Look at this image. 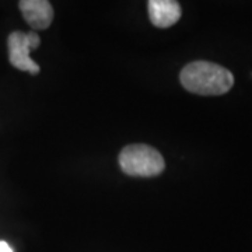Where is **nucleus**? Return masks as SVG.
Segmentation results:
<instances>
[{"mask_svg": "<svg viewBox=\"0 0 252 252\" xmlns=\"http://www.w3.org/2000/svg\"><path fill=\"white\" fill-rule=\"evenodd\" d=\"M23 17L34 30H45L54 20V9L48 0H20Z\"/></svg>", "mask_w": 252, "mask_h": 252, "instance_id": "nucleus-4", "label": "nucleus"}, {"mask_svg": "<svg viewBox=\"0 0 252 252\" xmlns=\"http://www.w3.org/2000/svg\"><path fill=\"white\" fill-rule=\"evenodd\" d=\"M39 44L41 39L36 32H11L7 39L10 63L18 70L38 74L39 66L30 58V52L36 49Z\"/></svg>", "mask_w": 252, "mask_h": 252, "instance_id": "nucleus-3", "label": "nucleus"}, {"mask_svg": "<svg viewBox=\"0 0 252 252\" xmlns=\"http://www.w3.org/2000/svg\"><path fill=\"white\" fill-rule=\"evenodd\" d=\"M121 170L130 177L150 178L160 175L165 168L162 156L147 144H130L119 154Z\"/></svg>", "mask_w": 252, "mask_h": 252, "instance_id": "nucleus-2", "label": "nucleus"}, {"mask_svg": "<svg viewBox=\"0 0 252 252\" xmlns=\"http://www.w3.org/2000/svg\"><path fill=\"white\" fill-rule=\"evenodd\" d=\"M181 84L193 94L221 95L234 84V76L220 64L198 61L187 64L180 74Z\"/></svg>", "mask_w": 252, "mask_h": 252, "instance_id": "nucleus-1", "label": "nucleus"}, {"mask_svg": "<svg viewBox=\"0 0 252 252\" xmlns=\"http://www.w3.org/2000/svg\"><path fill=\"white\" fill-rule=\"evenodd\" d=\"M149 17L153 26L168 28L178 23L182 10L177 0H149Z\"/></svg>", "mask_w": 252, "mask_h": 252, "instance_id": "nucleus-5", "label": "nucleus"}, {"mask_svg": "<svg viewBox=\"0 0 252 252\" xmlns=\"http://www.w3.org/2000/svg\"><path fill=\"white\" fill-rule=\"evenodd\" d=\"M0 252H13V250L6 241H0Z\"/></svg>", "mask_w": 252, "mask_h": 252, "instance_id": "nucleus-6", "label": "nucleus"}]
</instances>
